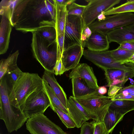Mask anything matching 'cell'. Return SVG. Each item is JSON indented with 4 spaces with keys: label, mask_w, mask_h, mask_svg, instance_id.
Instances as JSON below:
<instances>
[{
    "label": "cell",
    "mask_w": 134,
    "mask_h": 134,
    "mask_svg": "<svg viewBox=\"0 0 134 134\" xmlns=\"http://www.w3.org/2000/svg\"><path fill=\"white\" fill-rule=\"evenodd\" d=\"M65 72L62 59L57 61L54 69V75L57 76L63 74Z\"/></svg>",
    "instance_id": "36"
},
{
    "label": "cell",
    "mask_w": 134,
    "mask_h": 134,
    "mask_svg": "<svg viewBox=\"0 0 134 134\" xmlns=\"http://www.w3.org/2000/svg\"><path fill=\"white\" fill-rule=\"evenodd\" d=\"M96 122H103L112 100L99 93L97 90L86 95L74 98Z\"/></svg>",
    "instance_id": "5"
},
{
    "label": "cell",
    "mask_w": 134,
    "mask_h": 134,
    "mask_svg": "<svg viewBox=\"0 0 134 134\" xmlns=\"http://www.w3.org/2000/svg\"><path fill=\"white\" fill-rule=\"evenodd\" d=\"M50 108L56 113L62 122L68 128L76 127L75 124L70 116L51 102Z\"/></svg>",
    "instance_id": "29"
},
{
    "label": "cell",
    "mask_w": 134,
    "mask_h": 134,
    "mask_svg": "<svg viewBox=\"0 0 134 134\" xmlns=\"http://www.w3.org/2000/svg\"><path fill=\"white\" fill-rule=\"evenodd\" d=\"M132 12H134V0L128 1L118 6L113 7L101 13L107 16L119 13Z\"/></svg>",
    "instance_id": "26"
},
{
    "label": "cell",
    "mask_w": 134,
    "mask_h": 134,
    "mask_svg": "<svg viewBox=\"0 0 134 134\" xmlns=\"http://www.w3.org/2000/svg\"><path fill=\"white\" fill-rule=\"evenodd\" d=\"M96 122L94 120L85 122L81 127L80 134H94Z\"/></svg>",
    "instance_id": "33"
},
{
    "label": "cell",
    "mask_w": 134,
    "mask_h": 134,
    "mask_svg": "<svg viewBox=\"0 0 134 134\" xmlns=\"http://www.w3.org/2000/svg\"><path fill=\"white\" fill-rule=\"evenodd\" d=\"M132 134H134V126L133 127L132 129Z\"/></svg>",
    "instance_id": "46"
},
{
    "label": "cell",
    "mask_w": 134,
    "mask_h": 134,
    "mask_svg": "<svg viewBox=\"0 0 134 134\" xmlns=\"http://www.w3.org/2000/svg\"><path fill=\"white\" fill-rule=\"evenodd\" d=\"M32 33L31 46L33 57L45 70L54 73L57 59L56 41L50 42L36 32Z\"/></svg>",
    "instance_id": "4"
},
{
    "label": "cell",
    "mask_w": 134,
    "mask_h": 134,
    "mask_svg": "<svg viewBox=\"0 0 134 134\" xmlns=\"http://www.w3.org/2000/svg\"><path fill=\"white\" fill-rule=\"evenodd\" d=\"M97 90L98 93L102 95L106 93L107 91V89L105 86L99 87Z\"/></svg>",
    "instance_id": "42"
},
{
    "label": "cell",
    "mask_w": 134,
    "mask_h": 134,
    "mask_svg": "<svg viewBox=\"0 0 134 134\" xmlns=\"http://www.w3.org/2000/svg\"><path fill=\"white\" fill-rule=\"evenodd\" d=\"M0 14L1 16L0 29V54L5 53L8 48L12 25L9 14L5 10L1 8Z\"/></svg>",
    "instance_id": "14"
},
{
    "label": "cell",
    "mask_w": 134,
    "mask_h": 134,
    "mask_svg": "<svg viewBox=\"0 0 134 134\" xmlns=\"http://www.w3.org/2000/svg\"><path fill=\"white\" fill-rule=\"evenodd\" d=\"M134 64V53L126 61L125 64Z\"/></svg>",
    "instance_id": "43"
},
{
    "label": "cell",
    "mask_w": 134,
    "mask_h": 134,
    "mask_svg": "<svg viewBox=\"0 0 134 134\" xmlns=\"http://www.w3.org/2000/svg\"><path fill=\"white\" fill-rule=\"evenodd\" d=\"M106 34L110 43L114 42L120 44L124 42L134 40V24L114 29Z\"/></svg>",
    "instance_id": "17"
},
{
    "label": "cell",
    "mask_w": 134,
    "mask_h": 134,
    "mask_svg": "<svg viewBox=\"0 0 134 134\" xmlns=\"http://www.w3.org/2000/svg\"><path fill=\"white\" fill-rule=\"evenodd\" d=\"M55 3L67 6L75 2V0H54Z\"/></svg>",
    "instance_id": "40"
},
{
    "label": "cell",
    "mask_w": 134,
    "mask_h": 134,
    "mask_svg": "<svg viewBox=\"0 0 134 134\" xmlns=\"http://www.w3.org/2000/svg\"><path fill=\"white\" fill-rule=\"evenodd\" d=\"M124 116L116 111L109 109L103 121L106 129L109 134L112 133L116 126L122 120Z\"/></svg>",
    "instance_id": "23"
},
{
    "label": "cell",
    "mask_w": 134,
    "mask_h": 134,
    "mask_svg": "<svg viewBox=\"0 0 134 134\" xmlns=\"http://www.w3.org/2000/svg\"><path fill=\"white\" fill-rule=\"evenodd\" d=\"M122 88L115 85L110 86L108 92V96L111 97H114Z\"/></svg>",
    "instance_id": "39"
},
{
    "label": "cell",
    "mask_w": 134,
    "mask_h": 134,
    "mask_svg": "<svg viewBox=\"0 0 134 134\" xmlns=\"http://www.w3.org/2000/svg\"><path fill=\"white\" fill-rule=\"evenodd\" d=\"M94 134H109L103 122H96Z\"/></svg>",
    "instance_id": "37"
},
{
    "label": "cell",
    "mask_w": 134,
    "mask_h": 134,
    "mask_svg": "<svg viewBox=\"0 0 134 134\" xmlns=\"http://www.w3.org/2000/svg\"><path fill=\"white\" fill-rule=\"evenodd\" d=\"M55 23L57 36L64 34L66 21L68 15L66 6L55 3Z\"/></svg>",
    "instance_id": "20"
},
{
    "label": "cell",
    "mask_w": 134,
    "mask_h": 134,
    "mask_svg": "<svg viewBox=\"0 0 134 134\" xmlns=\"http://www.w3.org/2000/svg\"><path fill=\"white\" fill-rule=\"evenodd\" d=\"M84 29L82 16L68 15L64 31V50L75 45L82 46L81 38Z\"/></svg>",
    "instance_id": "8"
},
{
    "label": "cell",
    "mask_w": 134,
    "mask_h": 134,
    "mask_svg": "<svg viewBox=\"0 0 134 134\" xmlns=\"http://www.w3.org/2000/svg\"><path fill=\"white\" fill-rule=\"evenodd\" d=\"M109 43L107 34L92 32L90 36L83 43V47L92 51H103L109 49Z\"/></svg>",
    "instance_id": "16"
},
{
    "label": "cell",
    "mask_w": 134,
    "mask_h": 134,
    "mask_svg": "<svg viewBox=\"0 0 134 134\" xmlns=\"http://www.w3.org/2000/svg\"><path fill=\"white\" fill-rule=\"evenodd\" d=\"M56 42L57 47V61H58L61 59L64 51V34L57 36Z\"/></svg>",
    "instance_id": "34"
},
{
    "label": "cell",
    "mask_w": 134,
    "mask_h": 134,
    "mask_svg": "<svg viewBox=\"0 0 134 134\" xmlns=\"http://www.w3.org/2000/svg\"><path fill=\"white\" fill-rule=\"evenodd\" d=\"M50 105L49 99L43 87L33 92L27 97L21 110L28 119L37 114H44Z\"/></svg>",
    "instance_id": "7"
},
{
    "label": "cell",
    "mask_w": 134,
    "mask_h": 134,
    "mask_svg": "<svg viewBox=\"0 0 134 134\" xmlns=\"http://www.w3.org/2000/svg\"><path fill=\"white\" fill-rule=\"evenodd\" d=\"M46 6L54 20L55 21L56 9L54 0H45Z\"/></svg>",
    "instance_id": "35"
},
{
    "label": "cell",
    "mask_w": 134,
    "mask_h": 134,
    "mask_svg": "<svg viewBox=\"0 0 134 134\" xmlns=\"http://www.w3.org/2000/svg\"><path fill=\"white\" fill-rule=\"evenodd\" d=\"M134 24V13L127 12L108 15L103 20H97L88 26L92 32L106 34L114 29Z\"/></svg>",
    "instance_id": "6"
},
{
    "label": "cell",
    "mask_w": 134,
    "mask_h": 134,
    "mask_svg": "<svg viewBox=\"0 0 134 134\" xmlns=\"http://www.w3.org/2000/svg\"><path fill=\"white\" fill-rule=\"evenodd\" d=\"M67 107L70 116L77 128L81 127L86 121L92 119V116L73 96H70L68 99Z\"/></svg>",
    "instance_id": "13"
},
{
    "label": "cell",
    "mask_w": 134,
    "mask_h": 134,
    "mask_svg": "<svg viewBox=\"0 0 134 134\" xmlns=\"http://www.w3.org/2000/svg\"><path fill=\"white\" fill-rule=\"evenodd\" d=\"M84 51L83 46L78 45L73 46L64 51L61 59L65 72L76 67L83 55Z\"/></svg>",
    "instance_id": "15"
},
{
    "label": "cell",
    "mask_w": 134,
    "mask_h": 134,
    "mask_svg": "<svg viewBox=\"0 0 134 134\" xmlns=\"http://www.w3.org/2000/svg\"><path fill=\"white\" fill-rule=\"evenodd\" d=\"M111 99L112 101L122 100H134V85L123 87L114 97H111Z\"/></svg>",
    "instance_id": "28"
},
{
    "label": "cell",
    "mask_w": 134,
    "mask_h": 134,
    "mask_svg": "<svg viewBox=\"0 0 134 134\" xmlns=\"http://www.w3.org/2000/svg\"><path fill=\"white\" fill-rule=\"evenodd\" d=\"M24 73L18 67L13 70L8 71L6 75L10 83L13 86Z\"/></svg>",
    "instance_id": "32"
},
{
    "label": "cell",
    "mask_w": 134,
    "mask_h": 134,
    "mask_svg": "<svg viewBox=\"0 0 134 134\" xmlns=\"http://www.w3.org/2000/svg\"><path fill=\"white\" fill-rule=\"evenodd\" d=\"M82 15L84 28L94 21L98 15L119 4L121 0H90Z\"/></svg>",
    "instance_id": "11"
},
{
    "label": "cell",
    "mask_w": 134,
    "mask_h": 134,
    "mask_svg": "<svg viewBox=\"0 0 134 134\" xmlns=\"http://www.w3.org/2000/svg\"><path fill=\"white\" fill-rule=\"evenodd\" d=\"M109 108L124 116L129 111L134 110V100H122L112 101Z\"/></svg>",
    "instance_id": "24"
},
{
    "label": "cell",
    "mask_w": 134,
    "mask_h": 134,
    "mask_svg": "<svg viewBox=\"0 0 134 134\" xmlns=\"http://www.w3.org/2000/svg\"><path fill=\"white\" fill-rule=\"evenodd\" d=\"M85 7L74 2L66 6L68 14L82 16Z\"/></svg>",
    "instance_id": "31"
},
{
    "label": "cell",
    "mask_w": 134,
    "mask_h": 134,
    "mask_svg": "<svg viewBox=\"0 0 134 134\" xmlns=\"http://www.w3.org/2000/svg\"><path fill=\"white\" fill-rule=\"evenodd\" d=\"M36 32L50 42H53L56 41L57 32L55 27H43L39 29Z\"/></svg>",
    "instance_id": "30"
},
{
    "label": "cell",
    "mask_w": 134,
    "mask_h": 134,
    "mask_svg": "<svg viewBox=\"0 0 134 134\" xmlns=\"http://www.w3.org/2000/svg\"><path fill=\"white\" fill-rule=\"evenodd\" d=\"M119 44V47L120 48L134 51V40L124 42Z\"/></svg>",
    "instance_id": "38"
},
{
    "label": "cell",
    "mask_w": 134,
    "mask_h": 134,
    "mask_svg": "<svg viewBox=\"0 0 134 134\" xmlns=\"http://www.w3.org/2000/svg\"><path fill=\"white\" fill-rule=\"evenodd\" d=\"M133 66H132V67H133V69H134V64H133Z\"/></svg>",
    "instance_id": "47"
},
{
    "label": "cell",
    "mask_w": 134,
    "mask_h": 134,
    "mask_svg": "<svg viewBox=\"0 0 134 134\" xmlns=\"http://www.w3.org/2000/svg\"><path fill=\"white\" fill-rule=\"evenodd\" d=\"M9 13L12 27L24 33L47 26L55 27L45 0H14Z\"/></svg>",
    "instance_id": "1"
},
{
    "label": "cell",
    "mask_w": 134,
    "mask_h": 134,
    "mask_svg": "<svg viewBox=\"0 0 134 134\" xmlns=\"http://www.w3.org/2000/svg\"><path fill=\"white\" fill-rule=\"evenodd\" d=\"M104 71L107 86L109 87L115 85L123 87L129 77H134V74L119 69H108Z\"/></svg>",
    "instance_id": "18"
},
{
    "label": "cell",
    "mask_w": 134,
    "mask_h": 134,
    "mask_svg": "<svg viewBox=\"0 0 134 134\" xmlns=\"http://www.w3.org/2000/svg\"><path fill=\"white\" fill-rule=\"evenodd\" d=\"M73 96L74 98L86 95L95 90L89 88L85 82L79 77L71 79Z\"/></svg>",
    "instance_id": "22"
},
{
    "label": "cell",
    "mask_w": 134,
    "mask_h": 134,
    "mask_svg": "<svg viewBox=\"0 0 134 134\" xmlns=\"http://www.w3.org/2000/svg\"><path fill=\"white\" fill-rule=\"evenodd\" d=\"M88 38L83 33H82L81 38L82 44V46L83 43L87 40Z\"/></svg>",
    "instance_id": "45"
},
{
    "label": "cell",
    "mask_w": 134,
    "mask_h": 134,
    "mask_svg": "<svg viewBox=\"0 0 134 134\" xmlns=\"http://www.w3.org/2000/svg\"><path fill=\"white\" fill-rule=\"evenodd\" d=\"M0 81V119L4 121L9 132L16 131L28 118L21 109L11 104L9 98L10 84L6 74Z\"/></svg>",
    "instance_id": "2"
},
{
    "label": "cell",
    "mask_w": 134,
    "mask_h": 134,
    "mask_svg": "<svg viewBox=\"0 0 134 134\" xmlns=\"http://www.w3.org/2000/svg\"><path fill=\"white\" fill-rule=\"evenodd\" d=\"M26 126L31 134H68L43 114L28 118Z\"/></svg>",
    "instance_id": "10"
},
{
    "label": "cell",
    "mask_w": 134,
    "mask_h": 134,
    "mask_svg": "<svg viewBox=\"0 0 134 134\" xmlns=\"http://www.w3.org/2000/svg\"></svg>",
    "instance_id": "48"
},
{
    "label": "cell",
    "mask_w": 134,
    "mask_h": 134,
    "mask_svg": "<svg viewBox=\"0 0 134 134\" xmlns=\"http://www.w3.org/2000/svg\"><path fill=\"white\" fill-rule=\"evenodd\" d=\"M43 88L48 95L50 102L70 116L68 110L64 107L56 96L47 82L43 79Z\"/></svg>",
    "instance_id": "27"
},
{
    "label": "cell",
    "mask_w": 134,
    "mask_h": 134,
    "mask_svg": "<svg viewBox=\"0 0 134 134\" xmlns=\"http://www.w3.org/2000/svg\"><path fill=\"white\" fill-rule=\"evenodd\" d=\"M19 54L18 50L10 54L6 59H2L0 61V80L7 72L18 67L17 62Z\"/></svg>",
    "instance_id": "21"
},
{
    "label": "cell",
    "mask_w": 134,
    "mask_h": 134,
    "mask_svg": "<svg viewBox=\"0 0 134 134\" xmlns=\"http://www.w3.org/2000/svg\"><path fill=\"white\" fill-rule=\"evenodd\" d=\"M83 33L88 38L91 35L92 32L89 27L87 26L84 29Z\"/></svg>",
    "instance_id": "41"
},
{
    "label": "cell",
    "mask_w": 134,
    "mask_h": 134,
    "mask_svg": "<svg viewBox=\"0 0 134 134\" xmlns=\"http://www.w3.org/2000/svg\"><path fill=\"white\" fill-rule=\"evenodd\" d=\"M43 87V79L38 74L24 72L13 85L10 84L9 98L11 104L21 110L27 97Z\"/></svg>",
    "instance_id": "3"
},
{
    "label": "cell",
    "mask_w": 134,
    "mask_h": 134,
    "mask_svg": "<svg viewBox=\"0 0 134 134\" xmlns=\"http://www.w3.org/2000/svg\"><path fill=\"white\" fill-rule=\"evenodd\" d=\"M106 16L102 13L100 14L98 16L97 19L99 21L103 20H104L106 18Z\"/></svg>",
    "instance_id": "44"
},
{
    "label": "cell",
    "mask_w": 134,
    "mask_h": 134,
    "mask_svg": "<svg viewBox=\"0 0 134 134\" xmlns=\"http://www.w3.org/2000/svg\"><path fill=\"white\" fill-rule=\"evenodd\" d=\"M42 78L47 82L56 96L67 109L68 99L66 94L63 88L57 81L54 73L45 70Z\"/></svg>",
    "instance_id": "19"
},
{
    "label": "cell",
    "mask_w": 134,
    "mask_h": 134,
    "mask_svg": "<svg viewBox=\"0 0 134 134\" xmlns=\"http://www.w3.org/2000/svg\"><path fill=\"white\" fill-rule=\"evenodd\" d=\"M109 55L115 60L123 64L134 53V51L123 49L118 47L117 49L108 51Z\"/></svg>",
    "instance_id": "25"
},
{
    "label": "cell",
    "mask_w": 134,
    "mask_h": 134,
    "mask_svg": "<svg viewBox=\"0 0 134 134\" xmlns=\"http://www.w3.org/2000/svg\"><path fill=\"white\" fill-rule=\"evenodd\" d=\"M69 79L79 77L82 79L91 89L96 90L99 87L93 69L86 63H79L69 75Z\"/></svg>",
    "instance_id": "12"
},
{
    "label": "cell",
    "mask_w": 134,
    "mask_h": 134,
    "mask_svg": "<svg viewBox=\"0 0 134 134\" xmlns=\"http://www.w3.org/2000/svg\"><path fill=\"white\" fill-rule=\"evenodd\" d=\"M83 55L86 59L104 71L108 69H117L134 74L132 67L126 66L117 61L109 55L108 51L96 52L87 49L84 50Z\"/></svg>",
    "instance_id": "9"
}]
</instances>
